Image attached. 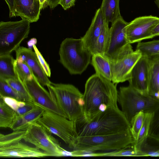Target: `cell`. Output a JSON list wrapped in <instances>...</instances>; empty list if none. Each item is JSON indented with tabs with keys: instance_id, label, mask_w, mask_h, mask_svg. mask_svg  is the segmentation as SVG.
<instances>
[{
	"instance_id": "6da1fadb",
	"label": "cell",
	"mask_w": 159,
	"mask_h": 159,
	"mask_svg": "<svg viewBox=\"0 0 159 159\" xmlns=\"http://www.w3.org/2000/svg\"><path fill=\"white\" fill-rule=\"evenodd\" d=\"M116 85L96 73L88 78L83 94L84 119L82 121H89L100 112L99 107L102 104L117 106Z\"/></svg>"
},
{
	"instance_id": "7a4b0ae2",
	"label": "cell",
	"mask_w": 159,
	"mask_h": 159,
	"mask_svg": "<svg viewBox=\"0 0 159 159\" xmlns=\"http://www.w3.org/2000/svg\"><path fill=\"white\" fill-rule=\"evenodd\" d=\"M78 136L109 134L130 129V124L117 106H109L90 120L76 124Z\"/></svg>"
},
{
	"instance_id": "3957f363",
	"label": "cell",
	"mask_w": 159,
	"mask_h": 159,
	"mask_svg": "<svg viewBox=\"0 0 159 159\" xmlns=\"http://www.w3.org/2000/svg\"><path fill=\"white\" fill-rule=\"evenodd\" d=\"M47 87L66 117L76 124L84 120L83 95L77 88L71 84L52 82Z\"/></svg>"
},
{
	"instance_id": "277c9868",
	"label": "cell",
	"mask_w": 159,
	"mask_h": 159,
	"mask_svg": "<svg viewBox=\"0 0 159 159\" xmlns=\"http://www.w3.org/2000/svg\"><path fill=\"white\" fill-rule=\"evenodd\" d=\"M134 143L129 129L111 134L78 136L69 147L75 150L112 151L128 147Z\"/></svg>"
},
{
	"instance_id": "5b68a950",
	"label": "cell",
	"mask_w": 159,
	"mask_h": 159,
	"mask_svg": "<svg viewBox=\"0 0 159 159\" xmlns=\"http://www.w3.org/2000/svg\"><path fill=\"white\" fill-rule=\"evenodd\" d=\"M59 62L71 75H81L91 62L92 56L81 38H67L61 42L59 51Z\"/></svg>"
},
{
	"instance_id": "8992f818",
	"label": "cell",
	"mask_w": 159,
	"mask_h": 159,
	"mask_svg": "<svg viewBox=\"0 0 159 159\" xmlns=\"http://www.w3.org/2000/svg\"><path fill=\"white\" fill-rule=\"evenodd\" d=\"M117 101L121 107V111L130 123L139 112L153 113L159 106V100L150 96L143 95L129 85L120 88Z\"/></svg>"
},
{
	"instance_id": "52a82bcc",
	"label": "cell",
	"mask_w": 159,
	"mask_h": 159,
	"mask_svg": "<svg viewBox=\"0 0 159 159\" xmlns=\"http://www.w3.org/2000/svg\"><path fill=\"white\" fill-rule=\"evenodd\" d=\"M30 22L26 19L15 21L0 22V55L16 51L28 37Z\"/></svg>"
},
{
	"instance_id": "ba28073f",
	"label": "cell",
	"mask_w": 159,
	"mask_h": 159,
	"mask_svg": "<svg viewBox=\"0 0 159 159\" xmlns=\"http://www.w3.org/2000/svg\"><path fill=\"white\" fill-rule=\"evenodd\" d=\"M128 23L121 15L111 23L108 45L104 55L111 61L133 51L125 34V28Z\"/></svg>"
},
{
	"instance_id": "9c48e42d",
	"label": "cell",
	"mask_w": 159,
	"mask_h": 159,
	"mask_svg": "<svg viewBox=\"0 0 159 159\" xmlns=\"http://www.w3.org/2000/svg\"><path fill=\"white\" fill-rule=\"evenodd\" d=\"M45 110L37 122L60 138L70 147L78 137L76 124L63 116Z\"/></svg>"
},
{
	"instance_id": "30bf717a",
	"label": "cell",
	"mask_w": 159,
	"mask_h": 159,
	"mask_svg": "<svg viewBox=\"0 0 159 159\" xmlns=\"http://www.w3.org/2000/svg\"><path fill=\"white\" fill-rule=\"evenodd\" d=\"M24 138L25 141L46 152L49 156L61 157L62 148L57 140L43 125L35 122L30 124Z\"/></svg>"
},
{
	"instance_id": "8fae6325",
	"label": "cell",
	"mask_w": 159,
	"mask_h": 159,
	"mask_svg": "<svg viewBox=\"0 0 159 159\" xmlns=\"http://www.w3.org/2000/svg\"><path fill=\"white\" fill-rule=\"evenodd\" d=\"M159 22V18L150 15L137 17L125 27L126 38L129 43L152 38V31Z\"/></svg>"
},
{
	"instance_id": "7c38bea8",
	"label": "cell",
	"mask_w": 159,
	"mask_h": 159,
	"mask_svg": "<svg viewBox=\"0 0 159 159\" xmlns=\"http://www.w3.org/2000/svg\"><path fill=\"white\" fill-rule=\"evenodd\" d=\"M24 84L32 102L35 105L66 117L49 92L43 87L34 75L32 80L26 81Z\"/></svg>"
},
{
	"instance_id": "4fadbf2b",
	"label": "cell",
	"mask_w": 159,
	"mask_h": 159,
	"mask_svg": "<svg viewBox=\"0 0 159 159\" xmlns=\"http://www.w3.org/2000/svg\"><path fill=\"white\" fill-rule=\"evenodd\" d=\"M150 59L142 56L133 68L128 81L129 86L139 93L149 96L148 93Z\"/></svg>"
},
{
	"instance_id": "5bb4252c",
	"label": "cell",
	"mask_w": 159,
	"mask_h": 159,
	"mask_svg": "<svg viewBox=\"0 0 159 159\" xmlns=\"http://www.w3.org/2000/svg\"><path fill=\"white\" fill-rule=\"evenodd\" d=\"M141 56V53L135 50L128 53L116 61H111V81L117 84L128 80L133 68Z\"/></svg>"
},
{
	"instance_id": "9a60e30c",
	"label": "cell",
	"mask_w": 159,
	"mask_h": 159,
	"mask_svg": "<svg viewBox=\"0 0 159 159\" xmlns=\"http://www.w3.org/2000/svg\"><path fill=\"white\" fill-rule=\"evenodd\" d=\"M15 52L16 59L25 62L42 85L47 86L50 84L51 82L40 65L34 52L30 48L20 46Z\"/></svg>"
},
{
	"instance_id": "2e32d148",
	"label": "cell",
	"mask_w": 159,
	"mask_h": 159,
	"mask_svg": "<svg viewBox=\"0 0 159 159\" xmlns=\"http://www.w3.org/2000/svg\"><path fill=\"white\" fill-rule=\"evenodd\" d=\"M49 156L39 148L30 147L21 141L11 145L0 148L1 157H37Z\"/></svg>"
},
{
	"instance_id": "e0dca14e",
	"label": "cell",
	"mask_w": 159,
	"mask_h": 159,
	"mask_svg": "<svg viewBox=\"0 0 159 159\" xmlns=\"http://www.w3.org/2000/svg\"><path fill=\"white\" fill-rule=\"evenodd\" d=\"M16 16L26 19L30 23L39 19L41 9L39 0H14Z\"/></svg>"
},
{
	"instance_id": "ac0fdd59",
	"label": "cell",
	"mask_w": 159,
	"mask_h": 159,
	"mask_svg": "<svg viewBox=\"0 0 159 159\" xmlns=\"http://www.w3.org/2000/svg\"><path fill=\"white\" fill-rule=\"evenodd\" d=\"M104 18L100 8L97 10L91 23L85 34L82 37L85 47L93 54L95 45L102 30Z\"/></svg>"
},
{
	"instance_id": "d6986e66",
	"label": "cell",
	"mask_w": 159,
	"mask_h": 159,
	"mask_svg": "<svg viewBox=\"0 0 159 159\" xmlns=\"http://www.w3.org/2000/svg\"><path fill=\"white\" fill-rule=\"evenodd\" d=\"M148 57L150 59L149 94L159 100V55Z\"/></svg>"
},
{
	"instance_id": "ffe728a7",
	"label": "cell",
	"mask_w": 159,
	"mask_h": 159,
	"mask_svg": "<svg viewBox=\"0 0 159 159\" xmlns=\"http://www.w3.org/2000/svg\"><path fill=\"white\" fill-rule=\"evenodd\" d=\"M91 63L96 73L112 81V72L111 61L104 55L95 54L92 56Z\"/></svg>"
},
{
	"instance_id": "44dd1931",
	"label": "cell",
	"mask_w": 159,
	"mask_h": 159,
	"mask_svg": "<svg viewBox=\"0 0 159 159\" xmlns=\"http://www.w3.org/2000/svg\"><path fill=\"white\" fill-rule=\"evenodd\" d=\"M15 60L11 54L0 55V79H18L14 66Z\"/></svg>"
},
{
	"instance_id": "7402d4cb",
	"label": "cell",
	"mask_w": 159,
	"mask_h": 159,
	"mask_svg": "<svg viewBox=\"0 0 159 159\" xmlns=\"http://www.w3.org/2000/svg\"><path fill=\"white\" fill-rule=\"evenodd\" d=\"M141 156L159 157V137L148 135L138 151Z\"/></svg>"
},
{
	"instance_id": "603a6c76",
	"label": "cell",
	"mask_w": 159,
	"mask_h": 159,
	"mask_svg": "<svg viewBox=\"0 0 159 159\" xmlns=\"http://www.w3.org/2000/svg\"><path fill=\"white\" fill-rule=\"evenodd\" d=\"M119 0H102L100 8L104 19L111 23L120 15L119 7Z\"/></svg>"
},
{
	"instance_id": "cb8c5ba5",
	"label": "cell",
	"mask_w": 159,
	"mask_h": 159,
	"mask_svg": "<svg viewBox=\"0 0 159 159\" xmlns=\"http://www.w3.org/2000/svg\"><path fill=\"white\" fill-rule=\"evenodd\" d=\"M108 23L104 19L101 31L96 43L93 54H98L104 55L109 39L110 28Z\"/></svg>"
},
{
	"instance_id": "d4e9b609",
	"label": "cell",
	"mask_w": 159,
	"mask_h": 159,
	"mask_svg": "<svg viewBox=\"0 0 159 159\" xmlns=\"http://www.w3.org/2000/svg\"><path fill=\"white\" fill-rule=\"evenodd\" d=\"M16 116V112L0 97V127L10 128Z\"/></svg>"
},
{
	"instance_id": "484cf974",
	"label": "cell",
	"mask_w": 159,
	"mask_h": 159,
	"mask_svg": "<svg viewBox=\"0 0 159 159\" xmlns=\"http://www.w3.org/2000/svg\"><path fill=\"white\" fill-rule=\"evenodd\" d=\"M136 50L142 56L148 57L159 55V40L147 42H139Z\"/></svg>"
},
{
	"instance_id": "4316f807",
	"label": "cell",
	"mask_w": 159,
	"mask_h": 159,
	"mask_svg": "<svg viewBox=\"0 0 159 159\" xmlns=\"http://www.w3.org/2000/svg\"><path fill=\"white\" fill-rule=\"evenodd\" d=\"M26 130H17L10 134L4 135L0 134V148L8 146L23 139Z\"/></svg>"
},
{
	"instance_id": "83f0119b",
	"label": "cell",
	"mask_w": 159,
	"mask_h": 159,
	"mask_svg": "<svg viewBox=\"0 0 159 159\" xmlns=\"http://www.w3.org/2000/svg\"><path fill=\"white\" fill-rule=\"evenodd\" d=\"M14 66L18 78L23 83L33 79V74L25 62L20 61L15 59Z\"/></svg>"
},
{
	"instance_id": "f1b7e54d",
	"label": "cell",
	"mask_w": 159,
	"mask_h": 159,
	"mask_svg": "<svg viewBox=\"0 0 159 159\" xmlns=\"http://www.w3.org/2000/svg\"><path fill=\"white\" fill-rule=\"evenodd\" d=\"M153 114V113H144L143 125L139 132L138 139L133 145L134 148L137 152L141 143L149 135Z\"/></svg>"
},
{
	"instance_id": "f546056e",
	"label": "cell",
	"mask_w": 159,
	"mask_h": 159,
	"mask_svg": "<svg viewBox=\"0 0 159 159\" xmlns=\"http://www.w3.org/2000/svg\"><path fill=\"white\" fill-rule=\"evenodd\" d=\"M4 80L23 98L25 101L32 102L24 84L19 79H8Z\"/></svg>"
},
{
	"instance_id": "4dcf8cb0",
	"label": "cell",
	"mask_w": 159,
	"mask_h": 159,
	"mask_svg": "<svg viewBox=\"0 0 159 159\" xmlns=\"http://www.w3.org/2000/svg\"><path fill=\"white\" fill-rule=\"evenodd\" d=\"M96 154L97 156H141L135 150L133 145L121 149Z\"/></svg>"
},
{
	"instance_id": "1f68e13d",
	"label": "cell",
	"mask_w": 159,
	"mask_h": 159,
	"mask_svg": "<svg viewBox=\"0 0 159 159\" xmlns=\"http://www.w3.org/2000/svg\"><path fill=\"white\" fill-rule=\"evenodd\" d=\"M144 113L141 111L133 118L130 123V129L131 133L135 140H137L144 120Z\"/></svg>"
},
{
	"instance_id": "d6a6232c",
	"label": "cell",
	"mask_w": 159,
	"mask_h": 159,
	"mask_svg": "<svg viewBox=\"0 0 159 159\" xmlns=\"http://www.w3.org/2000/svg\"><path fill=\"white\" fill-rule=\"evenodd\" d=\"M0 95L11 97L19 101H25L24 99L21 95L4 80L0 78Z\"/></svg>"
},
{
	"instance_id": "836d02e7",
	"label": "cell",
	"mask_w": 159,
	"mask_h": 159,
	"mask_svg": "<svg viewBox=\"0 0 159 159\" xmlns=\"http://www.w3.org/2000/svg\"><path fill=\"white\" fill-rule=\"evenodd\" d=\"M45 111L44 109L37 105L35 108L22 116L25 121L30 125L37 121L42 116Z\"/></svg>"
},
{
	"instance_id": "e575fe53",
	"label": "cell",
	"mask_w": 159,
	"mask_h": 159,
	"mask_svg": "<svg viewBox=\"0 0 159 159\" xmlns=\"http://www.w3.org/2000/svg\"><path fill=\"white\" fill-rule=\"evenodd\" d=\"M149 134L159 137V106L153 112Z\"/></svg>"
},
{
	"instance_id": "d590c367",
	"label": "cell",
	"mask_w": 159,
	"mask_h": 159,
	"mask_svg": "<svg viewBox=\"0 0 159 159\" xmlns=\"http://www.w3.org/2000/svg\"><path fill=\"white\" fill-rule=\"evenodd\" d=\"M33 48L36 54L38 61L44 72L48 77H50L51 75V71L49 65L45 61L35 44L33 45Z\"/></svg>"
},
{
	"instance_id": "8d00e7d4",
	"label": "cell",
	"mask_w": 159,
	"mask_h": 159,
	"mask_svg": "<svg viewBox=\"0 0 159 159\" xmlns=\"http://www.w3.org/2000/svg\"><path fill=\"white\" fill-rule=\"evenodd\" d=\"M30 125L27 123L22 116L16 115L13 122L10 128L13 131L17 130H26Z\"/></svg>"
},
{
	"instance_id": "74e56055",
	"label": "cell",
	"mask_w": 159,
	"mask_h": 159,
	"mask_svg": "<svg viewBox=\"0 0 159 159\" xmlns=\"http://www.w3.org/2000/svg\"><path fill=\"white\" fill-rule=\"evenodd\" d=\"M25 105L22 107H19L16 112V115L22 116L31 111L35 108L37 105L31 102H25Z\"/></svg>"
},
{
	"instance_id": "f35d334b",
	"label": "cell",
	"mask_w": 159,
	"mask_h": 159,
	"mask_svg": "<svg viewBox=\"0 0 159 159\" xmlns=\"http://www.w3.org/2000/svg\"><path fill=\"white\" fill-rule=\"evenodd\" d=\"M0 96L4 102L15 111L19 108V100L11 97Z\"/></svg>"
},
{
	"instance_id": "ab89813d",
	"label": "cell",
	"mask_w": 159,
	"mask_h": 159,
	"mask_svg": "<svg viewBox=\"0 0 159 159\" xmlns=\"http://www.w3.org/2000/svg\"><path fill=\"white\" fill-rule=\"evenodd\" d=\"M76 0H60L59 4L61 5L65 10H66L74 6Z\"/></svg>"
},
{
	"instance_id": "60d3db41",
	"label": "cell",
	"mask_w": 159,
	"mask_h": 159,
	"mask_svg": "<svg viewBox=\"0 0 159 159\" xmlns=\"http://www.w3.org/2000/svg\"><path fill=\"white\" fill-rule=\"evenodd\" d=\"M5 1L8 7L10 17H16L14 0H5Z\"/></svg>"
},
{
	"instance_id": "b9f144b4",
	"label": "cell",
	"mask_w": 159,
	"mask_h": 159,
	"mask_svg": "<svg viewBox=\"0 0 159 159\" xmlns=\"http://www.w3.org/2000/svg\"><path fill=\"white\" fill-rule=\"evenodd\" d=\"M60 0H47V3L51 9H53L58 5Z\"/></svg>"
},
{
	"instance_id": "7bdbcfd3",
	"label": "cell",
	"mask_w": 159,
	"mask_h": 159,
	"mask_svg": "<svg viewBox=\"0 0 159 159\" xmlns=\"http://www.w3.org/2000/svg\"><path fill=\"white\" fill-rule=\"evenodd\" d=\"M152 35L153 37L159 35V22L152 30Z\"/></svg>"
},
{
	"instance_id": "ee69618b",
	"label": "cell",
	"mask_w": 159,
	"mask_h": 159,
	"mask_svg": "<svg viewBox=\"0 0 159 159\" xmlns=\"http://www.w3.org/2000/svg\"><path fill=\"white\" fill-rule=\"evenodd\" d=\"M37 42V40L35 38H32L28 42V45L29 47H33V45L35 44Z\"/></svg>"
},
{
	"instance_id": "f6af8a7d",
	"label": "cell",
	"mask_w": 159,
	"mask_h": 159,
	"mask_svg": "<svg viewBox=\"0 0 159 159\" xmlns=\"http://www.w3.org/2000/svg\"><path fill=\"white\" fill-rule=\"evenodd\" d=\"M39 1L42 9L48 6L47 0H39Z\"/></svg>"
},
{
	"instance_id": "bcb514c9",
	"label": "cell",
	"mask_w": 159,
	"mask_h": 159,
	"mask_svg": "<svg viewBox=\"0 0 159 159\" xmlns=\"http://www.w3.org/2000/svg\"><path fill=\"white\" fill-rule=\"evenodd\" d=\"M154 2L157 7L159 8V0H155Z\"/></svg>"
}]
</instances>
